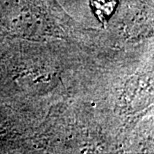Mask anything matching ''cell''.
<instances>
[{"mask_svg": "<svg viewBox=\"0 0 154 154\" xmlns=\"http://www.w3.org/2000/svg\"><path fill=\"white\" fill-rule=\"evenodd\" d=\"M115 5L116 0H94L93 2L95 13L99 15L101 20L112 13V11L115 8Z\"/></svg>", "mask_w": 154, "mask_h": 154, "instance_id": "1", "label": "cell"}]
</instances>
